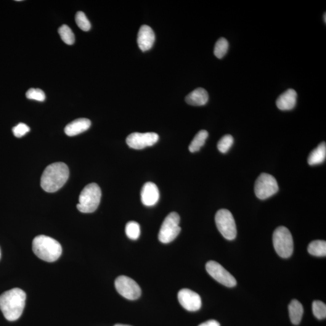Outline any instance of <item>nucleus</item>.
<instances>
[{"mask_svg":"<svg viewBox=\"0 0 326 326\" xmlns=\"http://www.w3.org/2000/svg\"><path fill=\"white\" fill-rule=\"evenodd\" d=\"M233 143H234V139L231 135H225L220 139L217 143V149L221 153H226L231 148Z\"/></svg>","mask_w":326,"mask_h":326,"instance_id":"25","label":"nucleus"},{"mask_svg":"<svg viewBox=\"0 0 326 326\" xmlns=\"http://www.w3.org/2000/svg\"><path fill=\"white\" fill-rule=\"evenodd\" d=\"M290 317L293 324L298 325L303 317L304 309L303 305L297 299H293L288 307Z\"/></svg>","mask_w":326,"mask_h":326,"instance_id":"19","label":"nucleus"},{"mask_svg":"<svg viewBox=\"0 0 326 326\" xmlns=\"http://www.w3.org/2000/svg\"><path fill=\"white\" fill-rule=\"evenodd\" d=\"M155 36L154 31L147 25H143L138 33L137 43L143 52L148 51L152 47Z\"/></svg>","mask_w":326,"mask_h":326,"instance_id":"14","label":"nucleus"},{"mask_svg":"<svg viewBox=\"0 0 326 326\" xmlns=\"http://www.w3.org/2000/svg\"><path fill=\"white\" fill-rule=\"evenodd\" d=\"M26 97L29 99L37 100L39 102H43L46 100V94L41 89H30L26 92Z\"/></svg>","mask_w":326,"mask_h":326,"instance_id":"28","label":"nucleus"},{"mask_svg":"<svg viewBox=\"0 0 326 326\" xmlns=\"http://www.w3.org/2000/svg\"><path fill=\"white\" fill-rule=\"evenodd\" d=\"M279 191L277 180L271 175L263 173L257 179L254 185V192L260 200H266L271 197Z\"/></svg>","mask_w":326,"mask_h":326,"instance_id":"8","label":"nucleus"},{"mask_svg":"<svg viewBox=\"0 0 326 326\" xmlns=\"http://www.w3.org/2000/svg\"><path fill=\"white\" fill-rule=\"evenodd\" d=\"M160 198V192L156 185L148 182L143 185L141 191V200L143 205L148 207L155 206Z\"/></svg>","mask_w":326,"mask_h":326,"instance_id":"13","label":"nucleus"},{"mask_svg":"<svg viewBox=\"0 0 326 326\" xmlns=\"http://www.w3.org/2000/svg\"><path fill=\"white\" fill-rule=\"evenodd\" d=\"M91 121L88 119H78L66 126L65 132L68 136H75L87 131L91 126Z\"/></svg>","mask_w":326,"mask_h":326,"instance_id":"16","label":"nucleus"},{"mask_svg":"<svg viewBox=\"0 0 326 326\" xmlns=\"http://www.w3.org/2000/svg\"><path fill=\"white\" fill-rule=\"evenodd\" d=\"M324 20H325V22L326 23V13L324 15Z\"/></svg>","mask_w":326,"mask_h":326,"instance_id":"32","label":"nucleus"},{"mask_svg":"<svg viewBox=\"0 0 326 326\" xmlns=\"http://www.w3.org/2000/svg\"><path fill=\"white\" fill-rule=\"evenodd\" d=\"M60 38L65 44L73 45L75 42V36L72 30L67 25H62L58 29Z\"/></svg>","mask_w":326,"mask_h":326,"instance_id":"22","label":"nucleus"},{"mask_svg":"<svg viewBox=\"0 0 326 326\" xmlns=\"http://www.w3.org/2000/svg\"><path fill=\"white\" fill-rule=\"evenodd\" d=\"M208 136V132L206 130H201V131L198 132L195 137L193 138L189 145V149L190 152L193 153L200 150L201 148L205 144Z\"/></svg>","mask_w":326,"mask_h":326,"instance_id":"20","label":"nucleus"},{"mask_svg":"<svg viewBox=\"0 0 326 326\" xmlns=\"http://www.w3.org/2000/svg\"><path fill=\"white\" fill-rule=\"evenodd\" d=\"M30 128L25 123H20L12 129L13 133L17 138H21L30 131Z\"/></svg>","mask_w":326,"mask_h":326,"instance_id":"29","label":"nucleus"},{"mask_svg":"<svg viewBox=\"0 0 326 326\" xmlns=\"http://www.w3.org/2000/svg\"><path fill=\"white\" fill-rule=\"evenodd\" d=\"M208 100V94L205 89L198 88L193 90L185 97V102L192 106L205 105Z\"/></svg>","mask_w":326,"mask_h":326,"instance_id":"17","label":"nucleus"},{"mask_svg":"<svg viewBox=\"0 0 326 326\" xmlns=\"http://www.w3.org/2000/svg\"><path fill=\"white\" fill-rule=\"evenodd\" d=\"M326 157V144L325 142H322L310 153L307 162L311 166L318 165L324 162Z\"/></svg>","mask_w":326,"mask_h":326,"instance_id":"18","label":"nucleus"},{"mask_svg":"<svg viewBox=\"0 0 326 326\" xmlns=\"http://www.w3.org/2000/svg\"><path fill=\"white\" fill-rule=\"evenodd\" d=\"M180 217L176 212H172L166 216L158 233V239L163 243L172 242L181 232L179 226Z\"/></svg>","mask_w":326,"mask_h":326,"instance_id":"6","label":"nucleus"},{"mask_svg":"<svg viewBox=\"0 0 326 326\" xmlns=\"http://www.w3.org/2000/svg\"><path fill=\"white\" fill-rule=\"evenodd\" d=\"M75 21L77 25L81 29V30L87 31L90 30L91 26L88 18L83 12L79 11L76 13L75 16Z\"/></svg>","mask_w":326,"mask_h":326,"instance_id":"27","label":"nucleus"},{"mask_svg":"<svg viewBox=\"0 0 326 326\" xmlns=\"http://www.w3.org/2000/svg\"><path fill=\"white\" fill-rule=\"evenodd\" d=\"M26 294L20 288H14L0 296V309L5 319L14 322L20 319L26 304Z\"/></svg>","mask_w":326,"mask_h":326,"instance_id":"1","label":"nucleus"},{"mask_svg":"<svg viewBox=\"0 0 326 326\" xmlns=\"http://www.w3.org/2000/svg\"><path fill=\"white\" fill-rule=\"evenodd\" d=\"M207 271L210 276L227 287L232 288L237 285V280L225 269L221 265L213 261H209L206 264Z\"/></svg>","mask_w":326,"mask_h":326,"instance_id":"10","label":"nucleus"},{"mask_svg":"<svg viewBox=\"0 0 326 326\" xmlns=\"http://www.w3.org/2000/svg\"><path fill=\"white\" fill-rule=\"evenodd\" d=\"M32 249L38 258L47 262L57 261L62 251L61 245L57 240L44 235H39L34 238Z\"/></svg>","mask_w":326,"mask_h":326,"instance_id":"3","label":"nucleus"},{"mask_svg":"<svg viewBox=\"0 0 326 326\" xmlns=\"http://www.w3.org/2000/svg\"><path fill=\"white\" fill-rule=\"evenodd\" d=\"M125 232L130 239L137 240L140 235V225L136 221L129 222L126 225Z\"/></svg>","mask_w":326,"mask_h":326,"instance_id":"24","label":"nucleus"},{"mask_svg":"<svg viewBox=\"0 0 326 326\" xmlns=\"http://www.w3.org/2000/svg\"><path fill=\"white\" fill-rule=\"evenodd\" d=\"M158 140L159 136L155 132H133L126 138V142L127 145L132 149H143L154 145Z\"/></svg>","mask_w":326,"mask_h":326,"instance_id":"11","label":"nucleus"},{"mask_svg":"<svg viewBox=\"0 0 326 326\" xmlns=\"http://www.w3.org/2000/svg\"><path fill=\"white\" fill-rule=\"evenodd\" d=\"M115 326H131L118 324V325H116Z\"/></svg>","mask_w":326,"mask_h":326,"instance_id":"31","label":"nucleus"},{"mask_svg":"<svg viewBox=\"0 0 326 326\" xmlns=\"http://www.w3.org/2000/svg\"><path fill=\"white\" fill-rule=\"evenodd\" d=\"M69 174L67 164L62 162L50 164L45 169L41 176L42 189L49 193L57 192L67 181Z\"/></svg>","mask_w":326,"mask_h":326,"instance_id":"2","label":"nucleus"},{"mask_svg":"<svg viewBox=\"0 0 326 326\" xmlns=\"http://www.w3.org/2000/svg\"><path fill=\"white\" fill-rule=\"evenodd\" d=\"M229 44L226 39L221 38L217 41L214 48V54L218 59H222L229 50Z\"/></svg>","mask_w":326,"mask_h":326,"instance_id":"23","label":"nucleus"},{"mask_svg":"<svg viewBox=\"0 0 326 326\" xmlns=\"http://www.w3.org/2000/svg\"><path fill=\"white\" fill-rule=\"evenodd\" d=\"M101 189L97 184L91 183L82 190L77 205L79 211L84 213H90L97 210L101 200Z\"/></svg>","mask_w":326,"mask_h":326,"instance_id":"4","label":"nucleus"},{"mask_svg":"<svg viewBox=\"0 0 326 326\" xmlns=\"http://www.w3.org/2000/svg\"><path fill=\"white\" fill-rule=\"evenodd\" d=\"M0 256H1V253H0Z\"/></svg>","mask_w":326,"mask_h":326,"instance_id":"33","label":"nucleus"},{"mask_svg":"<svg viewBox=\"0 0 326 326\" xmlns=\"http://www.w3.org/2000/svg\"><path fill=\"white\" fill-rule=\"evenodd\" d=\"M178 299L180 304L188 311H197L202 306L200 295L189 289H182L180 290L178 294Z\"/></svg>","mask_w":326,"mask_h":326,"instance_id":"12","label":"nucleus"},{"mask_svg":"<svg viewBox=\"0 0 326 326\" xmlns=\"http://www.w3.org/2000/svg\"><path fill=\"white\" fill-rule=\"evenodd\" d=\"M273 245L278 255L282 258H289L294 251L292 235L287 228L283 226L275 230L272 237Z\"/></svg>","mask_w":326,"mask_h":326,"instance_id":"5","label":"nucleus"},{"mask_svg":"<svg viewBox=\"0 0 326 326\" xmlns=\"http://www.w3.org/2000/svg\"><path fill=\"white\" fill-rule=\"evenodd\" d=\"M297 93L293 89H288L279 95L276 100V105L279 110L290 111L296 107Z\"/></svg>","mask_w":326,"mask_h":326,"instance_id":"15","label":"nucleus"},{"mask_svg":"<svg viewBox=\"0 0 326 326\" xmlns=\"http://www.w3.org/2000/svg\"><path fill=\"white\" fill-rule=\"evenodd\" d=\"M199 326H221L219 323L214 320H208L207 322H204Z\"/></svg>","mask_w":326,"mask_h":326,"instance_id":"30","label":"nucleus"},{"mask_svg":"<svg viewBox=\"0 0 326 326\" xmlns=\"http://www.w3.org/2000/svg\"><path fill=\"white\" fill-rule=\"evenodd\" d=\"M312 311L314 316L319 320L326 319V306L323 302L316 300L313 302Z\"/></svg>","mask_w":326,"mask_h":326,"instance_id":"26","label":"nucleus"},{"mask_svg":"<svg viewBox=\"0 0 326 326\" xmlns=\"http://www.w3.org/2000/svg\"><path fill=\"white\" fill-rule=\"evenodd\" d=\"M215 222L217 229L227 240H234L237 235V225L231 212L227 209L217 211Z\"/></svg>","mask_w":326,"mask_h":326,"instance_id":"7","label":"nucleus"},{"mask_svg":"<svg viewBox=\"0 0 326 326\" xmlns=\"http://www.w3.org/2000/svg\"><path fill=\"white\" fill-rule=\"evenodd\" d=\"M115 287L119 294L130 300L137 299L141 296L142 291L139 285L134 280L124 275L117 278Z\"/></svg>","mask_w":326,"mask_h":326,"instance_id":"9","label":"nucleus"},{"mask_svg":"<svg viewBox=\"0 0 326 326\" xmlns=\"http://www.w3.org/2000/svg\"><path fill=\"white\" fill-rule=\"evenodd\" d=\"M309 253L317 257H325L326 255V242L325 240H317L309 243L307 248Z\"/></svg>","mask_w":326,"mask_h":326,"instance_id":"21","label":"nucleus"}]
</instances>
